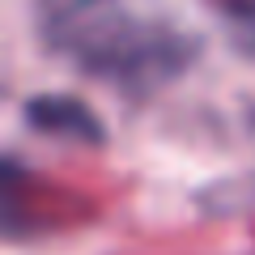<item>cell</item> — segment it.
<instances>
[{"label": "cell", "mask_w": 255, "mask_h": 255, "mask_svg": "<svg viewBox=\"0 0 255 255\" xmlns=\"http://www.w3.org/2000/svg\"><path fill=\"white\" fill-rule=\"evenodd\" d=\"M43 34L81 73L119 85L124 94H153L179 73H187L200 43L162 17H136L115 0L43 9Z\"/></svg>", "instance_id": "obj_1"}, {"label": "cell", "mask_w": 255, "mask_h": 255, "mask_svg": "<svg viewBox=\"0 0 255 255\" xmlns=\"http://www.w3.org/2000/svg\"><path fill=\"white\" fill-rule=\"evenodd\" d=\"M47 230L38 179L17 157L0 153V243H26Z\"/></svg>", "instance_id": "obj_2"}, {"label": "cell", "mask_w": 255, "mask_h": 255, "mask_svg": "<svg viewBox=\"0 0 255 255\" xmlns=\"http://www.w3.org/2000/svg\"><path fill=\"white\" fill-rule=\"evenodd\" d=\"M26 124L43 136L55 140H73V145H102L107 140V128L102 119L85 107L73 94H38L26 102Z\"/></svg>", "instance_id": "obj_3"}, {"label": "cell", "mask_w": 255, "mask_h": 255, "mask_svg": "<svg viewBox=\"0 0 255 255\" xmlns=\"http://www.w3.org/2000/svg\"><path fill=\"white\" fill-rule=\"evenodd\" d=\"M204 4H209L213 17L226 26L230 43L243 55L255 60V0H204Z\"/></svg>", "instance_id": "obj_4"}, {"label": "cell", "mask_w": 255, "mask_h": 255, "mask_svg": "<svg viewBox=\"0 0 255 255\" xmlns=\"http://www.w3.org/2000/svg\"><path fill=\"white\" fill-rule=\"evenodd\" d=\"M77 4H102V0H43V9H77Z\"/></svg>", "instance_id": "obj_5"}]
</instances>
